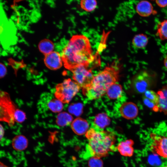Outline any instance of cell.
<instances>
[{"label": "cell", "mask_w": 167, "mask_h": 167, "mask_svg": "<svg viewBox=\"0 0 167 167\" xmlns=\"http://www.w3.org/2000/svg\"><path fill=\"white\" fill-rule=\"evenodd\" d=\"M61 56L65 67L71 71L80 66L88 67L94 59L89 40L83 35L73 36Z\"/></svg>", "instance_id": "cell-1"}, {"label": "cell", "mask_w": 167, "mask_h": 167, "mask_svg": "<svg viewBox=\"0 0 167 167\" xmlns=\"http://www.w3.org/2000/svg\"><path fill=\"white\" fill-rule=\"evenodd\" d=\"M85 136L88 140L86 149L91 157L100 158L107 156L114 148L115 135L112 132L92 127Z\"/></svg>", "instance_id": "cell-2"}, {"label": "cell", "mask_w": 167, "mask_h": 167, "mask_svg": "<svg viewBox=\"0 0 167 167\" xmlns=\"http://www.w3.org/2000/svg\"><path fill=\"white\" fill-rule=\"evenodd\" d=\"M118 77L119 72L116 67L113 66H107L94 76L90 86L105 94L111 85L116 83Z\"/></svg>", "instance_id": "cell-3"}, {"label": "cell", "mask_w": 167, "mask_h": 167, "mask_svg": "<svg viewBox=\"0 0 167 167\" xmlns=\"http://www.w3.org/2000/svg\"><path fill=\"white\" fill-rule=\"evenodd\" d=\"M81 87L70 79H65L55 87L54 96L62 103H68L79 90Z\"/></svg>", "instance_id": "cell-4"}, {"label": "cell", "mask_w": 167, "mask_h": 167, "mask_svg": "<svg viewBox=\"0 0 167 167\" xmlns=\"http://www.w3.org/2000/svg\"><path fill=\"white\" fill-rule=\"evenodd\" d=\"M155 82L154 74L146 71H142L136 75L133 78L132 87L135 92L144 93L153 87Z\"/></svg>", "instance_id": "cell-5"}, {"label": "cell", "mask_w": 167, "mask_h": 167, "mask_svg": "<svg viewBox=\"0 0 167 167\" xmlns=\"http://www.w3.org/2000/svg\"><path fill=\"white\" fill-rule=\"evenodd\" d=\"M0 103L6 110L15 122L21 123L26 118L25 113L18 108L7 92L0 90Z\"/></svg>", "instance_id": "cell-6"}, {"label": "cell", "mask_w": 167, "mask_h": 167, "mask_svg": "<svg viewBox=\"0 0 167 167\" xmlns=\"http://www.w3.org/2000/svg\"><path fill=\"white\" fill-rule=\"evenodd\" d=\"M71 71L72 73V78L83 88H86L90 86L92 83L94 75L91 69L83 66H78Z\"/></svg>", "instance_id": "cell-7"}, {"label": "cell", "mask_w": 167, "mask_h": 167, "mask_svg": "<svg viewBox=\"0 0 167 167\" xmlns=\"http://www.w3.org/2000/svg\"><path fill=\"white\" fill-rule=\"evenodd\" d=\"M152 142L150 149L154 155L167 158V136L157 135L152 133L150 135Z\"/></svg>", "instance_id": "cell-8"}, {"label": "cell", "mask_w": 167, "mask_h": 167, "mask_svg": "<svg viewBox=\"0 0 167 167\" xmlns=\"http://www.w3.org/2000/svg\"><path fill=\"white\" fill-rule=\"evenodd\" d=\"M119 111L121 115L124 118L132 119L137 116L139 110L135 104L131 102H127L121 105Z\"/></svg>", "instance_id": "cell-9"}, {"label": "cell", "mask_w": 167, "mask_h": 167, "mask_svg": "<svg viewBox=\"0 0 167 167\" xmlns=\"http://www.w3.org/2000/svg\"><path fill=\"white\" fill-rule=\"evenodd\" d=\"M44 62L47 67L54 70L61 68L63 63L60 54L57 52L54 51L45 55Z\"/></svg>", "instance_id": "cell-10"}, {"label": "cell", "mask_w": 167, "mask_h": 167, "mask_svg": "<svg viewBox=\"0 0 167 167\" xmlns=\"http://www.w3.org/2000/svg\"><path fill=\"white\" fill-rule=\"evenodd\" d=\"M143 100L145 105L153 111H159L158 97L157 93L151 90L146 91L143 93Z\"/></svg>", "instance_id": "cell-11"}, {"label": "cell", "mask_w": 167, "mask_h": 167, "mask_svg": "<svg viewBox=\"0 0 167 167\" xmlns=\"http://www.w3.org/2000/svg\"><path fill=\"white\" fill-rule=\"evenodd\" d=\"M89 124L87 120L78 117L74 119L71 124V127L75 133L79 135L86 133L88 130Z\"/></svg>", "instance_id": "cell-12"}, {"label": "cell", "mask_w": 167, "mask_h": 167, "mask_svg": "<svg viewBox=\"0 0 167 167\" xmlns=\"http://www.w3.org/2000/svg\"><path fill=\"white\" fill-rule=\"evenodd\" d=\"M157 93L158 97L159 111L167 115V85L163 86Z\"/></svg>", "instance_id": "cell-13"}, {"label": "cell", "mask_w": 167, "mask_h": 167, "mask_svg": "<svg viewBox=\"0 0 167 167\" xmlns=\"http://www.w3.org/2000/svg\"><path fill=\"white\" fill-rule=\"evenodd\" d=\"M110 122L109 118L106 113H99L95 117L92 127L99 130H104L109 125Z\"/></svg>", "instance_id": "cell-14"}, {"label": "cell", "mask_w": 167, "mask_h": 167, "mask_svg": "<svg viewBox=\"0 0 167 167\" xmlns=\"http://www.w3.org/2000/svg\"><path fill=\"white\" fill-rule=\"evenodd\" d=\"M136 10L139 15L146 17L152 14L153 11V7L152 4L148 1H142L137 4Z\"/></svg>", "instance_id": "cell-15"}, {"label": "cell", "mask_w": 167, "mask_h": 167, "mask_svg": "<svg viewBox=\"0 0 167 167\" xmlns=\"http://www.w3.org/2000/svg\"><path fill=\"white\" fill-rule=\"evenodd\" d=\"M134 143L133 141L131 139L121 142L118 145V150L123 156H131L134 153V150L132 147Z\"/></svg>", "instance_id": "cell-16"}, {"label": "cell", "mask_w": 167, "mask_h": 167, "mask_svg": "<svg viewBox=\"0 0 167 167\" xmlns=\"http://www.w3.org/2000/svg\"><path fill=\"white\" fill-rule=\"evenodd\" d=\"M12 145L13 148L17 151H23L28 147V141L27 138L22 135L15 136L12 140Z\"/></svg>", "instance_id": "cell-17"}, {"label": "cell", "mask_w": 167, "mask_h": 167, "mask_svg": "<svg viewBox=\"0 0 167 167\" xmlns=\"http://www.w3.org/2000/svg\"><path fill=\"white\" fill-rule=\"evenodd\" d=\"M122 92V86L119 84L115 83L111 85L107 89L106 93L109 98L115 100L120 98Z\"/></svg>", "instance_id": "cell-18"}, {"label": "cell", "mask_w": 167, "mask_h": 167, "mask_svg": "<svg viewBox=\"0 0 167 167\" xmlns=\"http://www.w3.org/2000/svg\"><path fill=\"white\" fill-rule=\"evenodd\" d=\"M63 103L57 99L52 96H49L47 100V107L48 109L54 113H58L61 111L63 108Z\"/></svg>", "instance_id": "cell-19"}, {"label": "cell", "mask_w": 167, "mask_h": 167, "mask_svg": "<svg viewBox=\"0 0 167 167\" xmlns=\"http://www.w3.org/2000/svg\"><path fill=\"white\" fill-rule=\"evenodd\" d=\"M73 118L70 114L66 112H62L58 114L57 117L56 122L60 127H63L71 124Z\"/></svg>", "instance_id": "cell-20"}, {"label": "cell", "mask_w": 167, "mask_h": 167, "mask_svg": "<svg viewBox=\"0 0 167 167\" xmlns=\"http://www.w3.org/2000/svg\"><path fill=\"white\" fill-rule=\"evenodd\" d=\"M38 48L40 51L45 55L53 51L54 45L50 40L45 39L39 42Z\"/></svg>", "instance_id": "cell-21"}, {"label": "cell", "mask_w": 167, "mask_h": 167, "mask_svg": "<svg viewBox=\"0 0 167 167\" xmlns=\"http://www.w3.org/2000/svg\"><path fill=\"white\" fill-rule=\"evenodd\" d=\"M148 42L147 36L143 34H137L133 39L132 43L133 46L138 49L144 48Z\"/></svg>", "instance_id": "cell-22"}, {"label": "cell", "mask_w": 167, "mask_h": 167, "mask_svg": "<svg viewBox=\"0 0 167 167\" xmlns=\"http://www.w3.org/2000/svg\"><path fill=\"white\" fill-rule=\"evenodd\" d=\"M83 89L84 94L90 100L99 98L105 94L95 89L90 86Z\"/></svg>", "instance_id": "cell-23"}, {"label": "cell", "mask_w": 167, "mask_h": 167, "mask_svg": "<svg viewBox=\"0 0 167 167\" xmlns=\"http://www.w3.org/2000/svg\"><path fill=\"white\" fill-rule=\"evenodd\" d=\"M156 35L163 41H167V19L159 22L157 27Z\"/></svg>", "instance_id": "cell-24"}, {"label": "cell", "mask_w": 167, "mask_h": 167, "mask_svg": "<svg viewBox=\"0 0 167 167\" xmlns=\"http://www.w3.org/2000/svg\"><path fill=\"white\" fill-rule=\"evenodd\" d=\"M0 121L7 122L10 126H13L15 122L6 109L0 103Z\"/></svg>", "instance_id": "cell-25"}, {"label": "cell", "mask_w": 167, "mask_h": 167, "mask_svg": "<svg viewBox=\"0 0 167 167\" xmlns=\"http://www.w3.org/2000/svg\"><path fill=\"white\" fill-rule=\"evenodd\" d=\"M97 3L95 0H82L80 2L81 8L87 12H91L96 8Z\"/></svg>", "instance_id": "cell-26"}, {"label": "cell", "mask_w": 167, "mask_h": 167, "mask_svg": "<svg viewBox=\"0 0 167 167\" xmlns=\"http://www.w3.org/2000/svg\"><path fill=\"white\" fill-rule=\"evenodd\" d=\"M89 167H103V163L100 158L91 157L88 162Z\"/></svg>", "instance_id": "cell-27"}, {"label": "cell", "mask_w": 167, "mask_h": 167, "mask_svg": "<svg viewBox=\"0 0 167 167\" xmlns=\"http://www.w3.org/2000/svg\"><path fill=\"white\" fill-rule=\"evenodd\" d=\"M7 73L6 66L0 62V79L4 77Z\"/></svg>", "instance_id": "cell-28"}, {"label": "cell", "mask_w": 167, "mask_h": 167, "mask_svg": "<svg viewBox=\"0 0 167 167\" xmlns=\"http://www.w3.org/2000/svg\"><path fill=\"white\" fill-rule=\"evenodd\" d=\"M156 3L160 7L163 8L167 6V0H156Z\"/></svg>", "instance_id": "cell-29"}, {"label": "cell", "mask_w": 167, "mask_h": 167, "mask_svg": "<svg viewBox=\"0 0 167 167\" xmlns=\"http://www.w3.org/2000/svg\"><path fill=\"white\" fill-rule=\"evenodd\" d=\"M4 134V130L2 126L0 124V141L3 137Z\"/></svg>", "instance_id": "cell-30"}, {"label": "cell", "mask_w": 167, "mask_h": 167, "mask_svg": "<svg viewBox=\"0 0 167 167\" xmlns=\"http://www.w3.org/2000/svg\"><path fill=\"white\" fill-rule=\"evenodd\" d=\"M164 65L167 69V54L165 56L164 61Z\"/></svg>", "instance_id": "cell-31"}, {"label": "cell", "mask_w": 167, "mask_h": 167, "mask_svg": "<svg viewBox=\"0 0 167 167\" xmlns=\"http://www.w3.org/2000/svg\"><path fill=\"white\" fill-rule=\"evenodd\" d=\"M0 167H9L0 161Z\"/></svg>", "instance_id": "cell-32"}]
</instances>
